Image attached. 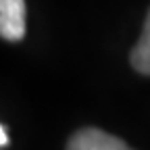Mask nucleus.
<instances>
[{"mask_svg":"<svg viewBox=\"0 0 150 150\" xmlns=\"http://www.w3.org/2000/svg\"><path fill=\"white\" fill-rule=\"evenodd\" d=\"M67 150H134L121 138L110 136L98 127H86L71 136Z\"/></svg>","mask_w":150,"mask_h":150,"instance_id":"f257e3e1","label":"nucleus"},{"mask_svg":"<svg viewBox=\"0 0 150 150\" xmlns=\"http://www.w3.org/2000/svg\"><path fill=\"white\" fill-rule=\"evenodd\" d=\"M25 0H0V38L19 42L25 38Z\"/></svg>","mask_w":150,"mask_h":150,"instance_id":"f03ea898","label":"nucleus"},{"mask_svg":"<svg viewBox=\"0 0 150 150\" xmlns=\"http://www.w3.org/2000/svg\"><path fill=\"white\" fill-rule=\"evenodd\" d=\"M129 63L138 73L150 75V8H148V15H146L140 40L129 52Z\"/></svg>","mask_w":150,"mask_h":150,"instance_id":"7ed1b4c3","label":"nucleus"},{"mask_svg":"<svg viewBox=\"0 0 150 150\" xmlns=\"http://www.w3.org/2000/svg\"><path fill=\"white\" fill-rule=\"evenodd\" d=\"M6 144H8V136H6L4 127L0 125V148H2V146H6Z\"/></svg>","mask_w":150,"mask_h":150,"instance_id":"20e7f679","label":"nucleus"}]
</instances>
